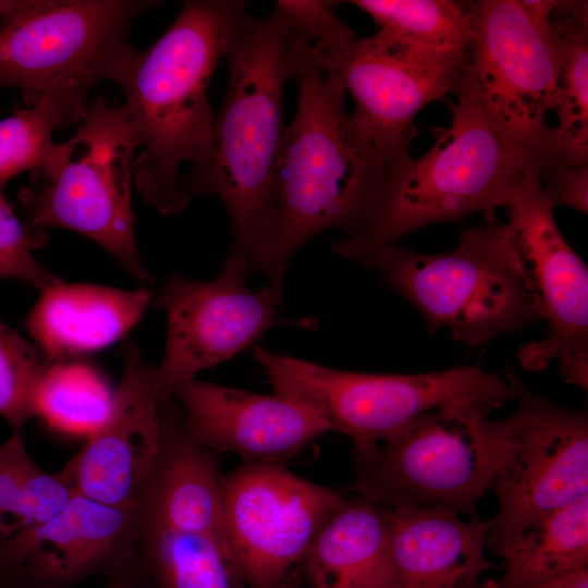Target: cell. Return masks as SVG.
<instances>
[{"instance_id": "cell-31", "label": "cell", "mask_w": 588, "mask_h": 588, "mask_svg": "<svg viewBox=\"0 0 588 588\" xmlns=\"http://www.w3.org/2000/svg\"><path fill=\"white\" fill-rule=\"evenodd\" d=\"M41 235L19 220L0 189V280H20L40 291L61 281L33 253L45 241Z\"/></svg>"}, {"instance_id": "cell-15", "label": "cell", "mask_w": 588, "mask_h": 588, "mask_svg": "<svg viewBox=\"0 0 588 588\" xmlns=\"http://www.w3.org/2000/svg\"><path fill=\"white\" fill-rule=\"evenodd\" d=\"M468 51L411 44L383 30L358 39L339 75L355 102L359 136L390 162L409 154L413 119L444 98L464 72Z\"/></svg>"}, {"instance_id": "cell-16", "label": "cell", "mask_w": 588, "mask_h": 588, "mask_svg": "<svg viewBox=\"0 0 588 588\" xmlns=\"http://www.w3.org/2000/svg\"><path fill=\"white\" fill-rule=\"evenodd\" d=\"M109 413L77 453L58 471L76 494L122 509L136 503L162 436V402L154 367L128 343Z\"/></svg>"}, {"instance_id": "cell-18", "label": "cell", "mask_w": 588, "mask_h": 588, "mask_svg": "<svg viewBox=\"0 0 588 588\" xmlns=\"http://www.w3.org/2000/svg\"><path fill=\"white\" fill-rule=\"evenodd\" d=\"M140 519L133 509L81 494L52 519L11 536L15 559L32 588H64L110 573L136 550Z\"/></svg>"}, {"instance_id": "cell-27", "label": "cell", "mask_w": 588, "mask_h": 588, "mask_svg": "<svg viewBox=\"0 0 588 588\" xmlns=\"http://www.w3.org/2000/svg\"><path fill=\"white\" fill-rule=\"evenodd\" d=\"M350 3L370 15L380 30L411 44L434 49H469L474 1L354 0Z\"/></svg>"}, {"instance_id": "cell-6", "label": "cell", "mask_w": 588, "mask_h": 588, "mask_svg": "<svg viewBox=\"0 0 588 588\" xmlns=\"http://www.w3.org/2000/svg\"><path fill=\"white\" fill-rule=\"evenodd\" d=\"M363 267L412 304L430 334L449 329L471 347L541 319L509 231L497 220L461 231L448 253L420 254L395 244Z\"/></svg>"}, {"instance_id": "cell-7", "label": "cell", "mask_w": 588, "mask_h": 588, "mask_svg": "<svg viewBox=\"0 0 588 588\" xmlns=\"http://www.w3.org/2000/svg\"><path fill=\"white\" fill-rule=\"evenodd\" d=\"M138 143L123 105L98 96L74 135L56 148L20 193L27 226L79 233L107 250L142 285L154 279L138 252L132 183Z\"/></svg>"}, {"instance_id": "cell-12", "label": "cell", "mask_w": 588, "mask_h": 588, "mask_svg": "<svg viewBox=\"0 0 588 588\" xmlns=\"http://www.w3.org/2000/svg\"><path fill=\"white\" fill-rule=\"evenodd\" d=\"M509 231L546 339L523 345L520 366L542 371L559 363L563 380L588 389V268L561 233L536 172L519 184L509 203Z\"/></svg>"}, {"instance_id": "cell-30", "label": "cell", "mask_w": 588, "mask_h": 588, "mask_svg": "<svg viewBox=\"0 0 588 588\" xmlns=\"http://www.w3.org/2000/svg\"><path fill=\"white\" fill-rule=\"evenodd\" d=\"M336 1L275 2L304 38L317 60L329 71L340 73L358 41L354 32L334 14Z\"/></svg>"}, {"instance_id": "cell-35", "label": "cell", "mask_w": 588, "mask_h": 588, "mask_svg": "<svg viewBox=\"0 0 588 588\" xmlns=\"http://www.w3.org/2000/svg\"><path fill=\"white\" fill-rule=\"evenodd\" d=\"M25 576L13 551L11 537L0 536V586L23 588Z\"/></svg>"}, {"instance_id": "cell-21", "label": "cell", "mask_w": 588, "mask_h": 588, "mask_svg": "<svg viewBox=\"0 0 588 588\" xmlns=\"http://www.w3.org/2000/svg\"><path fill=\"white\" fill-rule=\"evenodd\" d=\"M151 302L145 287L124 290L62 280L41 290L26 328L48 363L103 348L124 336Z\"/></svg>"}, {"instance_id": "cell-13", "label": "cell", "mask_w": 588, "mask_h": 588, "mask_svg": "<svg viewBox=\"0 0 588 588\" xmlns=\"http://www.w3.org/2000/svg\"><path fill=\"white\" fill-rule=\"evenodd\" d=\"M282 305L283 286L271 282L250 289L220 273L207 281L169 275L154 299L167 317L164 355L154 367L159 400H170L175 385L233 358L274 327L318 326L315 318L284 319Z\"/></svg>"}, {"instance_id": "cell-24", "label": "cell", "mask_w": 588, "mask_h": 588, "mask_svg": "<svg viewBox=\"0 0 588 588\" xmlns=\"http://www.w3.org/2000/svg\"><path fill=\"white\" fill-rule=\"evenodd\" d=\"M552 21L563 42V62L553 109L558 125L552 127L549 157L541 170L588 164L587 1L558 0Z\"/></svg>"}, {"instance_id": "cell-25", "label": "cell", "mask_w": 588, "mask_h": 588, "mask_svg": "<svg viewBox=\"0 0 588 588\" xmlns=\"http://www.w3.org/2000/svg\"><path fill=\"white\" fill-rule=\"evenodd\" d=\"M137 555L152 588H249L231 549L207 535L140 527Z\"/></svg>"}, {"instance_id": "cell-17", "label": "cell", "mask_w": 588, "mask_h": 588, "mask_svg": "<svg viewBox=\"0 0 588 588\" xmlns=\"http://www.w3.org/2000/svg\"><path fill=\"white\" fill-rule=\"evenodd\" d=\"M170 399L198 445L213 454L238 455L244 462H279L330 431L313 409L275 393L194 378L175 385Z\"/></svg>"}, {"instance_id": "cell-19", "label": "cell", "mask_w": 588, "mask_h": 588, "mask_svg": "<svg viewBox=\"0 0 588 588\" xmlns=\"http://www.w3.org/2000/svg\"><path fill=\"white\" fill-rule=\"evenodd\" d=\"M161 417L158 454L136 503L140 527L207 535L230 548L215 454L189 437L171 399L162 402Z\"/></svg>"}, {"instance_id": "cell-38", "label": "cell", "mask_w": 588, "mask_h": 588, "mask_svg": "<svg viewBox=\"0 0 588 588\" xmlns=\"http://www.w3.org/2000/svg\"><path fill=\"white\" fill-rule=\"evenodd\" d=\"M21 0H0V17L14 10Z\"/></svg>"}, {"instance_id": "cell-1", "label": "cell", "mask_w": 588, "mask_h": 588, "mask_svg": "<svg viewBox=\"0 0 588 588\" xmlns=\"http://www.w3.org/2000/svg\"><path fill=\"white\" fill-rule=\"evenodd\" d=\"M293 46L297 110L284 130L274 172L277 219L253 258V272L279 286L315 235L329 229H340L347 240L359 235L411 156L399 162L379 157L356 131L340 75L327 70L297 33Z\"/></svg>"}, {"instance_id": "cell-37", "label": "cell", "mask_w": 588, "mask_h": 588, "mask_svg": "<svg viewBox=\"0 0 588 588\" xmlns=\"http://www.w3.org/2000/svg\"><path fill=\"white\" fill-rule=\"evenodd\" d=\"M544 588H588V569Z\"/></svg>"}, {"instance_id": "cell-28", "label": "cell", "mask_w": 588, "mask_h": 588, "mask_svg": "<svg viewBox=\"0 0 588 588\" xmlns=\"http://www.w3.org/2000/svg\"><path fill=\"white\" fill-rule=\"evenodd\" d=\"M79 123L61 102L41 98L0 120V189L16 175L36 172L50 159L54 131Z\"/></svg>"}, {"instance_id": "cell-26", "label": "cell", "mask_w": 588, "mask_h": 588, "mask_svg": "<svg viewBox=\"0 0 588 588\" xmlns=\"http://www.w3.org/2000/svg\"><path fill=\"white\" fill-rule=\"evenodd\" d=\"M113 391L91 366L47 363L34 394L35 416L66 433L88 437L106 419Z\"/></svg>"}, {"instance_id": "cell-4", "label": "cell", "mask_w": 588, "mask_h": 588, "mask_svg": "<svg viewBox=\"0 0 588 588\" xmlns=\"http://www.w3.org/2000/svg\"><path fill=\"white\" fill-rule=\"evenodd\" d=\"M451 123L433 128L434 144L409 156L395 171L363 232L330 243L331 249L363 267L380 249L424 226L453 222L476 212L495 221L534 168L493 127L466 91L453 87Z\"/></svg>"}, {"instance_id": "cell-5", "label": "cell", "mask_w": 588, "mask_h": 588, "mask_svg": "<svg viewBox=\"0 0 588 588\" xmlns=\"http://www.w3.org/2000/svg\"><path fill=\"white\" fill-rule=\"evenodd\" d=\"M273 393L313 409L330 431L365 453L418 415L454 409L488 415L513 402L506 380L477 366L413 375L335 369L252 346Z\"/></svg>"}, {"instance_id": "cell-33", "label": "cell", "mask_w": 588, "mask_h": 588, "mask_svg": "<svg viewBox=\"0 0 588 588\" xmlns=\"http://www.w3.org/2000/svg\"><path fill=\"white\" fill-rule=\"evenodd\" d=\"M36 465L19 431L0 443V536L16 534L19 504L25 482Z\"/></svg>"}, {"instance_id": "cell-11", "label": "cell", "mask_w": 588, "mask_h": 588, "mask_svg": "<svg viewBox=\"0 0 588 588\" xmlns=\"http://www.w3.org/2000/svg\"><path fill=\"white\" fill-rule=\"evenodd\" d=\"M515 411L500 419L505 456L492 481L498 510L488 549L498 556L530 525L588 494V413L532 391L505 370Z\"/></svg>"}, {"instance_id": "cell-10", "label": "cell", "mask_w": 588, "mask_h": 588, "mask_svg": "<svg viewBox=\"0 0 588 588\" xmlns=\"http://www.w3.org/2000/svg\"><path fill=\"white\" fill-rule=\"evenodd\" d=\"M562 62L553 21L536 22L522 0L474 1L467 62L454 86L474 98L537 173L550 152L552 127L546 117L555 107Z\"/></svg>"}, {"instance_id": "cell-29", "label": "cell", "mask_w": 588, "mask_h": 588, "mask_svg": "<svg viewBox=\"0 0 588 588\" xmlns=\"http://www.w3.org/2000/svg\"><path fill=\"white\" fill-rule=\"evenodd\" d=\"M48 362L0 319V416L15 430L33 417L34 394Z\"/></svg>"}, {"instance_id": "cell-39", "label": "cell", "mask_w": 588, "mask_h": 588, "mask_svg": "<svg viewBox=\"0 0 588 588\" xmlns=\"http://www.w3.org/2000/svg\"><path fill=\"white\" fill-rule=\"evenodd\" d=\"M278 588H299L294 583L289 581L287 579L283 581Z\"/></svg>"}, {"instance_id": "cell-3", "label": "cell", "mask_w": 588, "mask_h": 588, "mask_svg": "<svg viewBox=\"0 0 588 588\" xmlns=\"http://www.w3.org/2000/svg\"><path fill=\"white\" fill-rule=\"evenodd\" d=\"M252 19L246 1H185L163 35L137 52L119 84L140 149L133 181L161 215H179L192 199L185 181L205 154L215 118L208 87Z\"/></svg>"}, {"instance_id": "cell-22", "label": "cell", "mask_w": 588, "mask_h": 588, "mask_svg": "<svg viewBox=\"0 0 588 588\" xmlns=\"http://www.w3.org/2000/svg\"><path fill=\"white\" fill-rule=\"evenodd\" d=\"M388 546L385 507L357 494L345 497L319 527L299 564L313 588H382Z\"/></svg>"}, {"instance_id": "cell-14", "label": "cell", "mask_w": 588, "mask_h": 588, "mask_svg": "<svg viewBox=\"0 0 588 588\" xmlns=\"http://www.w3.org/2000/svg\"><path fill=\"white\" fill-rule=\"evenodd\" d=\"M345 495L279 462H244L221 477L223 527L249 588H278Z\"/></svg>"}, {"instance_id": "cell-36", "label": "cell", "mask_w": 588, "mask_h": 588, "mask_svg": "<svg viewBox=\"0 0 588 588\" xmlns=\"http://www.w3.org/2000/svg\"><path fill=\"white\" fill-rule=\"evenodd\" d=\"M110 574L102 588H152L144 573L134 564H125Z\"/></svg>"}, {"instance_id": "cell-20", "label": "cell", "mask_w": 588, "mask_h": 588, "mask_svg": "<svg viewBox=\"0 0 588 588\" xmlns=\"http://www.w3.org/2000/svg\"><path fill=\"white\" fill-rule=\"evenodd\" d=\"M388 578L382 588H494L481 577L492 520L387 509Z\"/></svg>"}, {"instance_id": "cell-40", "label": "cell", "mask_w": 588, "mask_h": 588, "mask_svg": "<svg viewBox=\"0 0 588 588\" xmlns=\"http://www.w3.org/2000/svg\"><path fill=\"white\" fill-rule=\"evenodd\" d=\"M0 588H3V587L0 586Z\"/></svg>"}, {"instance_id": "cell-2", "label": "cell", "mask_w": 588, "mask_h": 588, "mask_svg": "<svg viewBox=\"0 0 588 588\" xmlns=\"http://www.w3.org/2000/svg\"><path fill=\"white\" fill-rule=\"evenodd\" d=\"M225 58V96L185 189L191 198L215 195L223 203L230 243L219 273L246 282L255 250L277 219L274 172L285 130L282 102L295 68L291 27L283 12L275 8L259 21L252 19Z\"/></svg>"}, {"instance_id": "cell-32", "label": "cell", "mask_w": 588, "mask_h": 588, "mask_svg": "<svg viewBox=\"0 0 588 588\" xmlns=\"http://www.w3.org/2000/svg\"><path fill=\"white\" fill-rule=\"evenodd\" d=\"M74 494L76 493L59 473L49 474L36 465L23 489L16 513V534L56 517Z\"/></svg>"}, {"instance_id": "cell-8", "label": "cell", "mask_w": 588, "mask_h": 588, "mask_svg": "<svg viewBox=\"0 0 588 588\" xmlns=\"http://www.w3.org/2000/svg\"><path fill=\"white\" fill-rule=\"evenodd\" d=\"M155 0H21L0 17V87L28 103L51 98L81 122L89 91L118 86L137 54L128 40L135 19Z\"/></svg>"}, {"instance_id": "cell-9", "label": "cell", "mask_w": 588, "mask_h": 588, "mask_svg": "<svg viewBox=\"0 0 588 588\" xmlns=\"http://www.w3.org/2000/svg\"><path fill=\"white\" fill-rule=\"evenodd\" d=\"M505 456L499 420L474 412L422 413L365 453H352L357 495L400 513L476 518Z\"/></svg>"}, {"instance_id": "cell-23", "label": "cell", "mask_w": 588, "mask_h": 588, "mask_svg": "<svg viewBox=\"0 0 588 588\" xmlns=\"http://www.w3.org/2000/svg\"><path fill=\"white\" fill-rule=\"evenodd\" d=\"M499 556L494 588H544L588 569V494L527 527Z\"/></svg>"}, {"instance_id": "cell-34", "label": "cell", "mask_w": 588, "mask_h": 588, "mask_svg": "<svg viewBox=\"0 0 588 588\" xmlns=\"http://www.w3.org/2000/svg\"><path fill=\"white\" fill-rule=\"evenodd\" d=\"M538 180L547 203L588 212V164L578 167H548Z\"/></svg>"}]
</instances>
